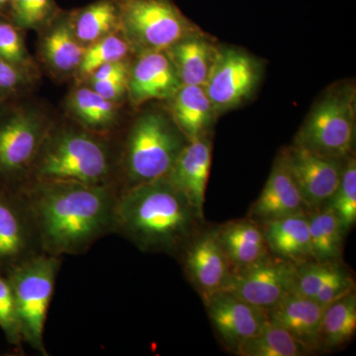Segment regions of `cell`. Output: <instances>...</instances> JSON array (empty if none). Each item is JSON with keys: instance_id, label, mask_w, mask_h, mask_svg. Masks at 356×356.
<instances>
[{"instance_id": "cell-1", "label": "cell", "mask_w": 356, "mask_h": 356, "mask_svg": "<svg viewBox=\"0 0 356 356\" xmlns=\"http://www.w3.org/2000/svg\"><path fill=\"white\" fill-rule=\"evenodd\" d=\"M18 191L51 255L81 252L115 225L117 198L107 184L37 181Z\"/></svg>"}, {"instance_id": "cell-2", "label": "cell", "mask_w": 356, "mask_h": 356, "mask_svg": "<svg viewBox=\"0 0 356 356\" xmlns=\"http://www.w3.org/2000/svg\"><path fill=\"white\" fill-rule=\"evenodd\" d=\"M203 220L168 177L128 187L115 206V226L146 252L182 250Z\"/></svg>"}, {"instance_id": "cell-3", "label": "cell", "mask_w": 356, "mask_h": 356, "mask_svg": "<svg viewBox=\"0 0 356 356\" xmlns=\"http://www.w3.org/2000/svg\"><path fill=\"white\" fill-rule=\"evenodd\" d=\"M32 170L37 181L99 185L106 184L111 168L100 140L81 131L60 130L47 134Z\"/></svg>"}, {"instance_id": "cell-4", "label": "cell", "mask_w": 356, "mask_h": 356, "mask_svg": "<svg viewBox=\"0 0 356 356\" xmlns=\"http://www.w3.org/2000/svg\"><path fill=\"white\" fill-rule=\"evenodd\" d=\"M188 140L170 113L147 110L129 133L124 168L129 186L168 177Z\"/></svg>"}, {"instance_id": "cell-5", "label": "cell", "mask_w": 356, "mask_h": 356, "mask_svg": "<svg viewBox=\"0 0 356 356\" xmlns=\"http://www.w3.org/2000/svg\"><path fill=\"white\" fill-rule=\"evenodd\" d=\"M355 84H334L312 107L293 143L327 158H350L355 146Z\"/></svg>"}, {"instance_id": "cell-6", "label": "cell", "mask_w": 356, "mask_h": 356, "mask_svg": "<svg viewBox=\"0 0 356 356\" xmlns=\"http://www.w3.org/2000/svg\"><path fill=\"white\" fill-rule=\"evenodd\" d=\"M120 31L136 55L166 51L202 30L172 0H119Z\"/></svg>"}, {"instance_id": "cell-7", "label": "cell", "mask_w": 356, "mask_h": 356, "mask_svg": "<svg viewBox=\"0 0 356 356\" xmlns=\"http://www.w3.org/2000/svg\"><path fill=\"white\" fill-rule=\"evenodd\" d=\"M58 266L56 255H31L6 273L15 297L22 341L43 353L44 323Z\"/></svg>"}, {"instance_id": "cell-8", "label": "cell", "mask_w": 356, "mask_h": 356, "mask_svg": "<svg viewBox=\"0 0 356 356\" xmlns=\"http://www.w3.org/2000/svg\"><path fill=\"white\" fill-rule=\"evenodd\" d=\"M47 134L42 115L7 105L0 116V186L17 191L15 184L31 172Z\"/></svg>"}, {"instance_id": "cell-9", "label": "cell", "mask_w": 356, "mask_h": 356, "mask_svg": "<svg viewBox=\"0 0 356 356\" xmlns=\"http://www.w3.org/2000/svg\"><path fill=\"white\" fill-rule=\"evenodd\" d=\"M264 67L248 51L220 46L205 90L218 116L247 102L261 83Z\"/></svg>"}, {"instance_id": "cell-10", "label": "cell", "mask_w": 356, "mask_h": 356, "mask_svg": "<svg viewBox=\"0 0 356 356\" xmlns=\"http://www.w3.org/2000/svg\"><path fill=\"white\" fill-rule=\"evenodd\" d=\"M296 268L294 262L269 254L254 266L232 274L224 290L266 311L293 292Z\"/></svg>"}, {"instance_id": "cell-11", "label": "cell", "mask_w": 356, "mask_h": 356, "mask_svg": "<svg viewBox=\"0 0 356 356\" xmlns=\"http://www.w3.org/2000/svg\"><path fill=\"white\" fill-rule=\"evenodd\" d=\"M278 156L298 187L307 209L325 206L341 182L346 159L320 156L295 143Z\"/></svg>"}, {"instance_id": "cell-12", "label": "cell", "mask_w": 356, "mask_h": 356, "mask_svg": "<svg viewBox=\"0 0 356 356\" xmlns=\"http://www.w3.org/2000/svg\"><path fill=\"white\" fill-rule=\"evenodd\" d=\"M203 301L218 336L233 353L259 334L268 321L266 310L250 305L226 290L214 293Z\"/></svg>"}, {"instance_id": "cell-13", "label": "cell", "mask_w": 356, "mask_h": 356, "mask_svg": "<svg viewBox=\"0 0 356 356\" xmlns=\"http://www.w3.org/2000/svg\"><path fill=\"white\" fill-rule=\"evenodd\" d=\"M182 250L185 271L203 300L225 289L233 271L216 228L201 229Z\"/></svg>"}, {"instance_id": "cell-14", "label": "cell", "mask_w": 356, "mask_h": 356, "mask_svg": "<svg viewBox=\"0 0 356 356\" xmlns=\"http://www.w3.org/2000/svg\"><path fill=\"white\" fill-rule=\"evenodd\" d=\"M32 222L20 192L0 186V273L31 257Z\"/></svg>"}, {"instance_id": "cell-15", "label": "cell", "mask_w": 356, "mask_h": 356, "mask_svg": "<svg viewBox=\"0 0 356 356\" xmlns=\"http://www.w3.org/2000/svg\"><path fill=\"white\" fill-rule=\"evenodd\" d=\"M182 86L168 51H149L138 56L131 65L128 96L138 107L154 100H170Z\"/></svg>"}, {"instance_id": "cell-16", "label": "cell", "mask_w": 356, "mask_h": 356, "mask_svg": "<svg viewBox=\"0 0 356 356\" xmlns=\"http://www.w3.org/2000/svg\"><path fill=\"white\" fill-rule=\"evenodd\" d=\"M212 163V140L210 135L188 140L172 170L168 179L184 194L189 202L204 216L206 188Z\"/></svg>"}, {"instance_id": "cell-17", "label": "cell", "mask_w": 356, "mask_h": 356, "mask_svg": "<svg viewBox=\"0 0 356 356\" xmlns=\"http://www.w3.org/2000/svg\"><path fill=\"white\" fill-rule=\"evenodd\" d=\"M301 212H308V209L291 175L278 156L261 195L248 211V218L264 225Z\"/></svg>"}, {"instance_id": "cell-18", "label": "cell", "mask_w": 356, "mask_h": 356, "mask_svg": "<svg viewBox=\"0 0 356 356\" xmlns=\"http://www.w3.org/2000/svg\"><path fill=\"white\" fill-rule=\"evenodd\" d=\"M325 307L291 292L266 314L271 323L286 330L313 353L321 351L320 327Z\"/></svg>"}, {"instance_id": "cell-19", "label": "cell", "mask_w": 356, "mask_h": 356, "mask_svg": "<svg viewBox=\"0 0 356 356\" xmlns=\"http://www.w3.org/2000/svg\"><path fill=\"white\" fill-rule=\"evenodd\" d=\"M43 30L40 51L44 64L57 76L76 74L86 47L74 34L72 13L58 11Z\"/></svg>"}, {"instance_id": "cell-20", "label": "cell", "mask_w": 356, "mask_h": 356, "mask_svg": "<svg viewBox=\"0 0 356 356\" xmlns=\"http://www.w3.org/2000/svg\"><path fill=\"white\" fill-rule=\"evenodd\" d=\"M216 233L233 273L254 266L270 254L261 225L248 218L217 227Z\"/></svg>"}, {"instance_id": "cell-21", "label": "cell", "mask_w": 356, "mask_h": 356, "mask_svg": "<svg viewBox=\"0 0 356 356\" xmlns=\"http://www.w3.org/2000/svg\"><path fill=\"white\" fill-rule=\"evenodd\" d=\"M308 212L297 213L261 225L271 254L296 264L314 261Z\"/></svg>"}, {"instance_id": "cell-22", "label": "cell", "mask_w": 356, "mask_h": 356, "mask_svg": "<svg viewBox=\"0 0 356 356\" xmlns=\"http://www.w3.org/2000/svg\"><path fill=\"white\" fill-rule=\"evenodd\" d=\"M168 102L173 122L187 140L210 135L218 115L204 86H181Z\"/></svg>"}, {"instance_id": "cell-23", "label": "cell", "mask_w": 356, "mask_h": 356, "mask_svg": "<svg viewBox=\"0 0 356 356\" xmlns=\"http://www.w3.org/2000/svg\"><path fill=\"white\" fill-rule=\"evenodd\" d=\"M219 47L209 35L202 31L180 40L166 50L182 86H205Z\"/></svg>"}, {"instance_id": "cell-24", "label": "cell", "mask_w": 356, "mask_h": 356, "mask_svg": "<svg viewBox=\"0 0 356 356\" xmlns=\"http://www.w3.org/2000/svg\"><path fill=\"white\" fill-rule=\"evenodd\" d=\"M74 34L83 46L120 31L121 10L119 0H96L92 3L72 11Z\"/></svg>"}, {"instance_id": "cell-25", "label": "cell", "mask_w": 356, "mask_h": 356, "mask_svg": "<svg viewBox=\"0 0 356 356\" xmlns=\"http://www.w3.org/2000/svg\"><path fill=\"white\" fill-rule=\"evenodd\" d=\"M308 218L314 261L339 262L346 231L334 211L324 206L309 211Z\"/></svg>"}, {"instance_id": "cell-26", "label": "cell", "mask_w": 356, "mask_h": 356, "mask_svg": "<svg viewBox=\"0 0 356 356\" xmlns=\"http://www.w3.org/2000/svg\"><path fill=\"white\" fill-rule=\"evenodd\" d=\"M356 332V294L348 293L325 307L320 327V350H334L350 343Z\"/></svg>"}, {"instance_id": "cell-27", "label": "cell", "mask_w": 356, "mask_h": 356, "mask_svg": "<svg viewBox=\"0 0 356 356\" xmlns=\"http://www.w3.org/2000/svg\"><path fill=\"white\" fill-rule=\"evenodd\" d=\"M67 108L81 125L95 132L109 130L118 117L116 102L105 99L91 88L72 91L67 99Z\"/></svg>"}, {"instance_id": "cell-28", "label": "cell", "mask_w": 356, "mask_h": 356, "mask_svg": "<svg viewBox=\"0 0 356 356\" xmlns=\"http://www.w3.org/2000/svg\"><path fill=\"white\" fill-rule=\"evenodd\" d=\"M235 353L240 356H301L311 355L312 351L286 330L268 320L261 332L241 344Z\"/></svg>"}, {"instance_id": "cell-29", "label": "cell", "mask_w": 356, "mask_h": 356, "mask_svg": "<svg viewBox=\"0 0 356 356\" xmlns=\"http://www.w3.org/2000/svg\"><path fill=\"white\" fill-rule=\"evenodd\" d=\"M131 53H134L132 48L121 31L113 33L86 47L76 76L79 79H88L98 67L127 60Z\"/></svg>"}, {"instance_id": "cell-30", "label": "cell", "mask_w": 356, "mask_h": 356, "mask_svg": "<svg viewBox=\"0 0 356 356\" xmlns=\"http://www.w3.org/2000/svg\"><path fill=\"white\" fill-rule=\"evenodd\" d=\"M325 207L334 211L344 231H350L356 222V161L346 159L341 182ZM324 207V206H323Z\"/></svg>"}, {"instance_id": "cell-31", "label": "cell", "mask_w": 356, "mask_h": 356, "mask_svg": "<svg viewBox=\"0 0 356 356\" xmlns=\"http://www.w3.org/2000/svg\"><path fill=\"white\" fill-rule=\"evenodd\" d=\"M58 11L56 0H10L6 16L22 31L41 30Z\"/></svg>"}, {"instance_id": "cell-32", "label": "cell", "mask_w": 356, "mask_h": 356, "mask_svg": "<svg viewBox=\"0 0 356 356\" xmlns=\"http://www.w3.org/2000/svg\"><path fill=\"white\" fill-rule=\"evenodd\" d=\"M19 28L0 13V58L32 76L35 65Z\"/></svg>"}, {"instance_id": "cell-33", "label": "cell", "mask_w": 356, "mask_h": 356, "mask_svg": "<svg viewBox=\"0 0 356 356\" xmlns=\"http://www.w3.org/2000/svg\"><path fill=\"white\" fill-rule=\"evenodd\" d=\"M343 267L339 262L310 261L297 264L293 292L313 299Z\"/></svg>"}, {"instance_id": "cell-34", "label": "cell", "mask_w": 356, "mask_h": 356, "mask_svg": "<svg viewBox=\"0 0 356 356\" xmlns=\"http://www.w3.org/2000/svg\"><path fill=\"white\" fill-rule=\"evenodd\" d=\"M0 327L9 343L19 346L22 336L15 297L10 281L2 273H0Z\"/></svg>"}, {"instance_id": "cell-35", "label": "cell", "mask_w": 356, "mask_h": 356, "mask_svg": "<svg viewBox=\"0 0 356 356\" xmlns=\"http://www.w3.org/2000/svg\"><path fill=\"white\" fill-rule=\"evenodd\" d=\"M30 81L31 76L29 74L0 58V99L8 102Z\"/></svg>"}, {"instance_id": "cell-36", "label": "cell", "mask_w": 356, "mask_h": 356, "mask_svg": "<svg viewBox=\"0 0 356 356\" xmlns=\"http://www.w3.org/2000/svg\"><path fill=\"white\" fill-rule=\"evenodd\" d=\"M355 283L350 273L341 269L339 273L332 278L322 289L314 297L313 300L321 305L327 306L332 302L341 299L348 293L355 291Z\"/></svg>"}, {"instance_id": "cell-37", "label": "cell", "mask_w": 356, "mask_h": 356, "mask_svg": "<svg viewBox=\"0 0 356 356\" xmlns=\"http://www.w3.org/2000/svg\"><path fill=\"white\" fill-rule=\"evenodd\" d=\"M129 76L130 74L104 81H90V88L105 99L117 102L128 92Z\"/></svg>"}, {"instance_id": "cell-38", "label": "cell", "mask_w": 356, "mask_h": 356, "mask_svg": "<svg viewBox=\"0 0 356 356\" xmlns=\"http://www.w3.org/2000/svg\"><path fill=\"white\" fill-rule=\"evenodd\" d=\"M130 72L131 65L127 60H117L98 67L88 79L89 81H104L112 77L128 76Z\"/></svg>"}, {"instance_id": "cell-39", "label": "cell", "mask_w": 356, "mask_h": 356, "mask_svg": "<svg viewBox=\"0 0 356 356\" xmlns=\"http://www.w3.org/2000/svg\"><path fill=\"white\" fill-rule=\"evenodd\" d=\"M10 0H0V13L6 15Z\"/></svg>"}, {"instance_id": "cell-40", "label": "cell", "mask_w": 356, "mask_h": 356, "mask_svg": "<svg viewBox=\"0 0 356 356\" xmlns=\"http://www.w3.org/2000/svg\"><path fill=\"white\" fill-rule=\"evenodd\" d=\"M7 105H8V102L6 100L0 99V116L3 113L4 110H6Z\"/></svg>"}]
</instances>
